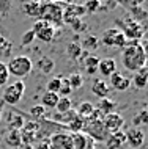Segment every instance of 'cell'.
<instances>
[{"mask_svg":"<svg viewBox=\"0 0 148 149\" xmlns=\"http://www.w3.org/2000/svg\"><path fill=\"white\" fill-rule=\"evenodd\" d=\"M147 123H148V113H147L145 108H143L140 113L134 116V124H135V126H139V124H142V126H143V124H147Z\"/></svg>","mask_w":148,"mask_h":149,"instance_id":"obj_39","label":"cell"},{"mask_svg":"<svg viewBox=\"0 0 148 149\" xmlns=\"http://www.w3.org/2000/svg\"><path fill=\"white\" fill-rule=\"evenodd\" d=\"M41 10H43V5L38 2H35V0H30V2H27L25 5L22 6V11L24 14L27 16V17H32L35 19V21H38L39 16H41Z\"/></svg>","mask_w":148,"mask_h":149,"instance_id":"obj_18","label":"cell"},{"mask_svg":"<svg viewBox=\"0 0 148 149\" xmlns=\"http://www.w3.org/2000/svg\"><path fill=\"white\" fill-rule=\"evenodd\" d=\"M104 143H106V148L107 149H121L123 144L126 143L125 132L120 130V132H115V134H110Z\"/></svg>","mask_w":148,"mask_h":149,"instance_id":"obj_16","label":"cell"},{"mask_svg":"<svg viewBox=\"0 0 148 149\" xmlns=\"http://www.w3.org/2000/svg\"><path fill=\"white\" fill-rule=\"evenodd\" d=\"M117 24H121V31L125 35L126 39H131V41H139V39L143 36V27L139 24V21H135L133 17H128L125 21H117Z\"/></svg>","mask_w":148,"mask_h":149,"instance_id":"obj_6","label":"cell"},{"mask_svg":"<svg viewBox=\"0 0 148 149\" xmlns=\"http://www.w3.org/2000/svg\"><path fill=\"white\" fill-rule=\"evenodd\" d=\"M36 68L43 72V74H51L55 68V61L51 57H47V55H43V57L36 61Z\"/></svg>","mask_w":148,"mask_h":149,"instance_id":"obj_21","label":"cell"},{"mask_svg":"<svg viewBox=\"0 0 148 149\" xmlns=\"http://www.w3.org/2000/svg\"><path fill=\"white\" fill-rule=\"evenodd\" d=\"M29 113H30L32 118H35V119H43V118H46L47 110H46V108L41 105V104H36V105L30 107Z\"/></svg>","mask_w":148,"mask_h":149,"instance_id":"obj_28","label":"cell"},{"mask_svg":"<svg viewBox=\"0 0 148 149\" xmlns=\"http://www.w3.org/2000/svg\"><path fill=\"white\" fill-rule=\"evenodd\" d=\"M125 138H126V143L129 144L131 148L137 149L145 143V132H143L140 127H133L125 134Z\"/></svg>","mask_w":148,"mask_h":149,"instance_id":"obj_12","label":"cell"},{"mask_svg":"<svg viewBox=\"0 0 148 149\" xmlns=\"http://www.w3.org/2000/svg\"><path fill=\"white\" fill-rule=\"evenodd\" d=\"M24 93H25L24 80H14V82L5 85V90L2 93V99L8 105H18L24 97Z\"/></svg>","mask_w":148,"mask_h":149,"instance_id":"obj_4","label":"cell"},{"mask_svg":"<svg viewBox=\"0 0 148 149\" xmlns=\"http://www.w3.org/2000/svg\"><path fill=\"white\" fill-rule=\"evenodd\" d=\"M82 134L87 135L90 140L96 143H104L109 136V132L106 130L102 121H95V119H88L85 118L83 121V129H82Z\"/></svg>","mask_w":148,"mask_h":149,"instance_id":"obj_3","label":"cell"},{"mask_svg":"<svg viewBox=\"0 0 148 149\" xmlns=\"http://www.w3.org/2000/svg\"><path fill=\"white\" fill-rule=\"evenodd\" d=\"M83 121H85V118H81V116L76 115V118L71 121L66 127L69 129V130H73V134H79V132H82V129H83Z\"/></svg>","mask_w":148,"mask_h":149,"instance_id":"obj_30","label":"cell"},{"mask_svg":"<svg viewBox=\"0 0 148 149\" xmlns=\"http://www.w3.org/2000/svg\"><path fill=\"white\" fill-rule=\"evenodd\" d=\"M32 30L35 33V39H38L41 42H46V44L52 42V39L55 36V27H52L51 24H47L46 21H41V19L35 21Z\"/></svg>","mask_w":148,"mask_h":149,"instance_id":"obj_7","label":"cell"},{"mask_svg":"<svg viewBox=\"0 0 148 149\" xmlns=\"http://www.w3.org/2000/svg\"><path fill=\"white\" fill-rule=\"evenodd\" d=\"M11 50V41H8L5 36L0 35V55H8Z\"/></svg>","mask_w":148,"mask_h":149,"instance_id":"obj_36","label":"cell"},{"mask_svg":"<svg viewBox=\"0 0 148 149\" xmlns=\"http://www.w3.org/2000/svg\"><path fill=\"white\" fill-rule=\"evenodd\" d=\"M102 42L107 47H120V49H123L126 44V38L120 31V29H115L114 27V29H107L102 33Z\"/></svg>","mask_w":148,"mask_h":149,"instance_id":"obj_8","label":"cell"},{"mask_svg":"<svg viewBox=\"0 0 148 149\" xmlns=\"http://www.w3.org/2000/svg\"><path fill=\"white\" fill-rule=\"evenodd\" d=\"M21 42H22V46H29V44L32 42H35V33H33V30H27L25 33H24L21 36Z\"/></svg>","mask_w":148,"mask_h":149,"instance_id":"obj_37","label":"cell"},{"mask_svg":"<svg viewBox=\"0 0 148 149\" xmlns=\"http://www.w3.org/2000/svg\"><path fill=\"white\" fill-rule=\"evenodd\" d=\"M58 99H60V96L57 94V93L44 91V93H43V96H41V102H39V104H41L46 110H47V108H55Z\"/></svg>","mask_w":148,"mask_h":149,"instance_id":"obj_20","label":"cell"},{"mask_svg":"<svg viewBox=\"0 0 148 149\" xmlns=\"http://www.w3.org/2000/svg\"><path fill=\"white\" fill-rule=\"evenodd\" d=\"M55 110H57V113H65V111H69L73 110V100L69 97H60L57 105H55Z\"/></svg>","mask_w":148,"mask_h":149,"instance_id":"obj_26","label":"cell"},{"mask_svg":"<svg viewBox=\"0 0 148 149\" xmlns=\"http://www.w3.org/2000/svg\"><path fill=\"white\" fill-rule=\"evenodd\" d=\"M35 2L41 3V5H46V3H52V2H57V0H35Z\"/></svg>","mask_w":148,"mask_h":149,"instance_id":"obj_41","label":"cell"},{"mask_svg":"<svg viewBox=\"0 0 148 149\" xmlns=\"http://www.w3.org/2000/svg\"><path fill=\"white\" fill-rule=\"evenodd\" d=\"M66 80H68V83H69L71 90H79V88H81V86L83 85V77H82L81 74H77V72L71 74Z\"/></svg>","mask_w":148,"mask_h":149,"instance_id":"obj_29","label":"cell"},{"mask_svg":"<svg viewBox=\"0 0 148 149\" xmlns=\"http://www.w3.org/2000/svg\"><path fill=\"white\" fill-rule=\"evenodd\" d=\"M110 80V83H109V86L112 88V90H115V91H120V93H125L129 90V86H131V79L129 77H126V75H123L121 72H114V74L109 77Z\"/></svg>","mask_w":148,"mask_h":149,"instance_id":"obj_11","label":"cell"},{"mask_svg":"<svg viewBox=\"0 0 148 149\" xmlns=\"http://www.w3.org/2000/svg\"><path fill=\"white\" fill-rule=\"evenodd\" d=\"M10 80V74H8V68H6V63L0 61V88L5 86Z\"/></svg>","mask_w":148,"mask_h":149,"instance_id":"obj_35","label":"cell"},{"mask_svg":"<svg viewBox=\"0 0 148 149\" xmlns=\"http://www.w3.org/2000/svg\"><path fill=\"white\" fill-rule=\"evenodd\" d=\"M74 118H76V111L74 110L65 111V113H54L51 116V119L54 121V123H60V124H65V126H68Z\"/></svg>","mask_w":148,"mask_h":149,"instance_id":"obj_23","label":"cell"},{"mask_svg":"<svg viewBox=\"0 0 148 149\" xmlns=\"http://www.w3.org/2000/svg\"><path fill=\"white\" fill-rule=\"evenodd\" d=\"M6 68H8V74L21 80L33 71V61L25 55H18V57H13L6 63Z\"/></svg>","mask_w":148,"mask_h":149,"instance_id":"obj_2","label":"cell"},{"mask_svg":"<svg viewBox=\"0 0 148 149\" xmlns=\"http://www.w3.org/2000/svg\"><path fill=\"white\" fill-rule=\"evenodd\" d=\"M98 46H99V39H98V36H93V35H90V36H87L85 39L82 41V50H85V52H95L98 49Z\"/></svg>","mask_w":148,"mask_h":149,"instance_id":"obj_25","label":"cell"},{"mask_svg":"<svg viewBox=\"0 0 148 149\" xmlns=\"http://www.w3.org/2000/svg\"><path fill=\"white\" fill-rule=\"evenodd\" d=\"M114 2L120 3V5H129V0H114Z\"/></svg>","mask_w":148,"mask_h":149,"instance_id":"obj_42","label":"cell"},{"mask_svg":"<svg viewBox=\"0 0 148 149\" xmlns=\"http://www.w3.org/2000/svg\"><path fill=\"white\" fill-rule=\"evenodd\" d=\"M117 107H118V104L115 102V100H112L110 97H104V99L98 100V108L96 110L101 111V113L106 116L109 113H114V111L117 110Z\"/></svg>","mask_w":148,"mask_h":149,"instance_id":"obj_19","label":"cell"},{"mask_svg":"<svg viewBox=\"0 0 148 149\" xmlns=\"http://www.w3.org/2000/svg\"><path fill=\"white\" fill-rule=\"evenodd\" d=\"M62 77H52L47 80V85H46V91H51V93H57L60 91V86H62Z\"/></svg>","mask_w":148,"mask_h":149,"instance_id":"obj_31","label":"cell"},{"mask_svg":"<svg viewBox=\"0 0 148 149\" xmlns=\"http://www.w3.org/2000/svg\"><path fill=\"white\" fill-rule=\"evenodd\" d=\"M6 143H8V144H11V146H14V148H18L19 144L22 143L19 130H11L10 134H8V136H6Z\"/></svg>","mask_w":148,"mask_h":149,"instance_id":"obj_33","label":"cell"},{"mask_svg":"<svg viewBox=\"0 0 148 149\" xmlns=\"http://www.w3.org/2000/svg\"><path fill=\"white\" fill-rule=\"evenodd\" d=\"M91 93L96 96L98 99H104V97H109V93H110V86L106 80L102 79H96L93 80L91 83Z\"/></svg>","mask_w":148,"mask_h":149,"instance_id":"obj_14","label":"cell"},{"mask_svg":"<svg viewBox=\"0 0 148 149\" xmlns=\"http://www.w3.org/2000/svg\"><path fill=\"white\" fill-rule=\"evenodd\" d=\"M98 72L101 74V77L109 79L114 72H117V61L114 58H102L98 63Z\"/></svg>","mask_w":148,"mask_h":149,"instance_id":"obj_13","label":"cell"},{"mask_svg":"<svg viewBox=\"0 0 148 149\" xmlns=\"http://www.w3.org/2000/svg\"><path fill=\"white\" fill-rule=\"evenodd\" d=\"M121 64L126 71H131V72H135L137 69L147 66L145 47L139 41L126 39L125 47L121 49Z\"/></svg>","mask_w":148,"mask_h":149,"instance_id":"obj_1","label":"cell"},{"mask_svg":"<svg viewBox=\"0 0 148 149\" xmlns=\"http://www.w3.org/2000/svg\"><path fill=\"white\" fill-rule=\"evenodd\" d=\"M0 118H2V105H0Z\"/></svg>","mask_w":148,"mask_h":149,"instance_id":"obj_43","label":"cell"},{"mask_svg":"<svg viewBox=\"0 0 148 149\" xmlns=\"http://www.w3.org/2000/svg\"><path fill=\"white\" fill-rule=\"evenodd\" d=\"M83 66H85V72L88 75H93V74H96L98 72V63H99V60L98 57H95V55H87V57H83Z\"/></svg>","mask_w":148,"mask_h":149,"instance_id":"obj_22","label":"cell"},{"mask_svg":"<svg viewBox=\"0 0 148 149\" xmlns=\"http://www.w3.org/2000/svg\"><path fill=\"white\" fill-rule=\"evenodd\" d=\"M102 124L106 127V130L110 134H115V132H120L125 126V118H123L120 113L114 111V113H109L102 118Z\"/></svg>","mask_w":148,"mask_h":149,"instance_id":"obj_9","label":"cell"},{"mask_svg":"<svg viewBox=\"0 0 148 149\" xmlns=\"http://www.w3.org/2000/svg\"><path fill=\"white\" fill-rule=\"evenodd\" d=\"M47 146L49 149H73V138H71V134H54L51 136V140L47 141Z\"/></svg>","mask_w":148,"mask_h":149,"instance_id":"obj_10","label":"cell"},{"mask_svg":"<svg viewBox=\"0 0 148 149\" xmlns=\"http://www.w3.org/2000/svg\"><path fill=\"white\" fill-rule=\"evenodd\" d=\"M8 124H10L11 130H21L22 126H24V119H22V116L11 115L10 119H8Z\"/></svg>","mask_w":148,"mask_h":149,"instance_id":"obj_32","label":"cell"},{"mask_svg":"<svg viewBox=\"0 0 148 149\" xmlns=\"http://www.w3.org/2000/svg\"><path fill=\"white\" fill-rule=\"evenodd\" d=\"M66 52H68V55H69L71 58L77 60L79 55H82L83 50H82V47H81V44H79V42H73V41H71L66 46Z\"/></svg>","mask_w":148,"mask_h":149,"instance_id":"obj_27","label":"cell"},{"mask_svg":"<svg viewBox=\"0 0 148 149\" xmlns=\"http://www.w3.org/2000/svg\"><path fill=\"white\" fill-rule=\"evenodd\" d=\"M99 6H101V0H85V3H83L85 13L87 11H88V13H96L99 10Z\"/></svg>","mask_w":148,"mask_h":149,"instance_id":"obj_34","label":"cell"},{"mask_svg":"<svg viewBox=\"0 0 148 149\" xmlns=\"http://www.w3.org/2000/svg\"><path fill=\"white\" fill-rule=\"evenodd\" d=\"M69 93H73V90H71L68 80L63 79L62 80V86H60V91H58V96H60V97H65V96L68 97V96H69Z\"/></svg>","mask_w":148,"mask_h":149,"instance_id":"obj_38","label":"cell"},{"mask_svg":"<svg viewBox=\"0 0 148 149\" xmlns=\"http://www.w3.org/2000/svg\"><path fill=\"white\" fill-rule=\"evenodd\" d=\"M95 110V105L91 102H88V100H83V102H81L77 105V108H76V115L81 116V118H88V116L93 113Z\"/></svg>","mask_w":148,"mask_h":149,"instance_id":"obj_24","label":"cell"},{"mask_svg":"<svg viewBox=\"0 0 148 149\" xmlns=\"http://www.w3.org/2000/svg\"><path fill=\"white\" fill-rule=\"evenodd\" d=\"M145 3V0H129V5H134V6H142Z\"/></svg>","mask_w":148,"mask_h":149,"instance_id":"obj_40","label":"cell"},{"mask_svg":"<svg viewBox=\"0 0 148 149\" xmlns=\"http://www.w3.org/2000/svg\"><path fill=\"white\" fill-rule=\"evenodd\" d=\"M66 5H63V3H60V2L46 3V5H43L39 19H41V21H46L47 24H51L52 27L60 25V24H63V8Z\"/></svg>","mask_w":148,"mask_h":149,"instance_id":"obj_5","label":"cell"},{"mask_svg":"<svg viewBox=\"0 0 148 149\" xmlns=\"http://www.w3.org/2000/svg\"><path fill=\"white\" fill-rule=\"evenodd\" d=\"M147 83H148V68L143 66L134 72L133 79H131V85H134L139 90H143L147 86Z\"/></svg>","mask_w":148,"mask_h":149,"instance_id":"obj_17","label":"cell"},{"mask_svg":"<svg viewBox=\"0 0 148 149\" xmlns=\"http://www.w3.org/2000/svg\"><path fill=\"white\" fill-rule=\"evenodd\" d=\"M39 126L35 123H24L22 129L19 130V134H21V140L25 143H32L35 141V136H36V132H38Z\"/></svg>","mask_w":148,"mask_h":149,"instance_id":"obj_15","label":"cell"}]
</instances>
